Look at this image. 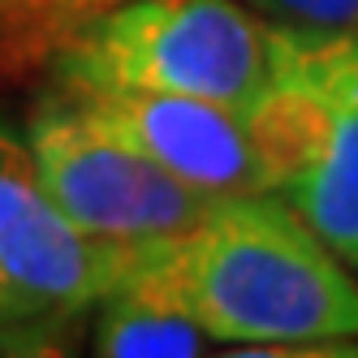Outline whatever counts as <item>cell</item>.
I'll return each instance as SVG.
<instances>
[{
  "label": "cell",
  "mask_w": 358,
  "mask_h": 358,
  "mask_svg": "<svg viewBox=\"0 0 358 358\" xmlns=\"http://www.w3.org/2000/svg\"><path fill=\"white\" fill-rule=\"evenodd\" d=\"M125 285L224 350L358 337V280L280 194L216 199L186 234L138 246Z\"/></svg>",
  "instance_id": "6da1fadb"
},
{
  "label": "cell",
  "mask_w": 358,
  "mask_h": 358,
  "mask_svg": "<svg viewBox=\"0 0 358 358\" xmlns=\"http://www.w3.org/2000/svg\"><path fill=\"white\" fill-rule=\"evenodd\" d=\"M65 91H151L246 108L272 73V22L246 0H125L48 65Z\"/></svg>",
  "instance_id": "7a4b0ae2"
},
{
  "label": "cell",
  "mask_w": 358,
  "mask_h": 358,
  "mask_svg": "<svg viewBox=\"0 0 358 358\" xmlns=\"http://www.w3.org/2000/svg\"><path fill=\"white\" fill-rule=\"evenodd\" d=\"M22 134L57 208L91 238L121 246L169 242L216 203L147 160L61 87L35 95Z\"/></svg>",
  "instance_id": "3957f363"
},
{
  "label": "cell",
  "mask_w": 358,
  "mask_h": 358,
  "mask_svg": "<svg viewBox=\"0 0 358 358\" xmlns=\"http://www.w3.org/2000/svg\"><path fill=\"white\" fill-rule=\"evenodd\" d=\"M138 246L91 238L43 186L31 143L0 117V272L43 311L78 320L125 285Z\"/></svg>",
  "instance_id": "277c9868"
},
{
  "label": "cell",
  "mask_w": 358,
  "mask_h": 358,
  "mask_svg": "<svg viewBox=\"0 0 358 358\" xmlns=\"http://www.w3.org/2000/svg\"><path fill=\"white\" fill-rule=\"evenodd\" d=\"M285 57L306 87V151L276 194L358 272V31H289Z\"/></svg>",
  "instance_id": "5b68a950"
},
{
  "label": "cell",
  "mask_w": 358,
  "mask_h": 358,
  "mask_svg": "<svg viewBox=\"0 0 358 358\" xmlns=\"http://www.w3.org/2000/svg\"><path fill=\"white\" fill-rule=\"evenodd\" d=\"M65 91V87H61ZM138 147L147 160H156L177 182L194 186L208 199H234V194H272L264 160L250 143L246 117L234 108L208 104L190 95H151V91H69Z\"/></svg>",
  "instance_id": "8992f818"
},
{
  "label": "cell",
  "mask_w": 358,
  "mask_h": 358,
  "mask_svg": "<svg viewBox=\"0 0 358 358\" xmlns=\"http://www.w3.org/2000/svg\"><path fill=\"white\" fill-rule=\"evenodd\" d=\"M91 350L99 358H194L208 350V337L160 298L117 285L95 302Z\"/></svg>",
  "instance_id": "52a82bcc"
},
{
  "label": "cell",
  "mask_w": 358,
  "mask_h": 358,
  "mask_svg": "<svg viewBox=\"0 0 358 358\" xmlns=\"http://www.w3.org/2000/svg\"><path fill=\"white\" fill-rule=\"evenodd\" d=\"M125 0H0V91L48 73L57 52Z\"/></svg>",
  "instance_id": "ba28073f"
},
{
  "label": "cell",
  "mask_w": 358,
  "mask_h": 358,
  "mask_svg": "<svg viewBox=\"0 0 358 358\" xmlns=\"http://www.w3.org/2000/svg\"><path fill=\"white\" fill-rule=\"evenodd\" d=\"M69 324L73 320L43 311L0 272V354H57L65 350L61 341L69 337Z\"/></svg>",
  "instance_id": "9c48e42d"
},
{
  "label": "cell",
  "mask_w": 358,
  "mask_h": 358,
  "mask_svg": "<svg viewBox=\"0 0 358 358\" xmlns=\"http://www.w3.org/2000/svg\"><path fill=\"white\" fill-rule=\"evenodd\" d=\"M246 5L289 31H358V0H246Z\"/></svg>",
  "instance_id": "30bf717a"
}]
</instances>
